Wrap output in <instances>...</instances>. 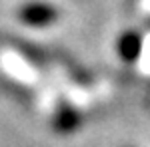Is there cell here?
Segmentation results:
<instances>
[{
  "label": "cell",
  "instance_id": "1",
  "mask_svg": "<svg viewBox=\"0 0 150 147\" xmlns=\"http://www.w3.org/2000/svg\"><path fill=\"white\" fill-rule=\"evenodd\" d=\"M16 16L22 24L30 26V28H46V26H52L60 18V12L50 2L32 0V2H24L18 8Z\"/></svg>",
  "mask_w": 150,
  "mask_h": 147
},
{
  "label": "cell",
  "instance_id": "2",
  "mask_svg": "<svg viewBox=\"0 0 150 147\" xmlns=\"http://www.w3.org/2000/svg\"><path fill=\"white\" fill-rule=\"evenodd\" d=\"M82 125V111L68 100H58L52 113V127L58 135H72Z\"/></svg>",
  "mask_w": 150,
  "mask_h": 147
},
{
  "label": "cell",
  "instance_id": "3",
  "mask_svg": "<svg viewBox=\"0 0 150 147\" xmlns=\"http://www.w3.org/2000/svg\"><path fill=\"white\" fill-rule=\"evenodd\" d=\"M142 44H144V38H142L140 32H136V30H126V32L120 34L118 42H116V52H118V56H120L122 62L132 64L142 54Z\"/></svg>",
  "mask_w": 150,
  "mask_h": 147
}]
</instances>
